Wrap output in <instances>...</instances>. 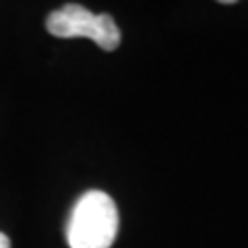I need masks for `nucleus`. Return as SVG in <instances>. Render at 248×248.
<instances>
[{"label": "nucleus", "mask_w": 248, "mask_h": 248, "mask_svg": "<svg viewBox=\"0 0 248 248\" xmlns=\"http://www.w3.org/2000/svg\"><path fill=\"white\" fill-rule=\"evenodd\" d=\"M0 248H11V240L6 234H2V232H0Z\"/></svg>", "instance_id": "3"}, {"label": "nucleus", "mask_w": 248, "mask_h": 248, "mask_svg": "<svg viewBox=\"0 0 248 248\" xmlns=\"http://www.w3.org/2000/svg\"><path fill=\"white\" fill-rule=\"evenodd\" d=\"M46 27L56 37H89L102 50L112 52L120 46V29L110 15H95L81 4H64L48 15Z\"/></svg>", "instance_id": "2"}, {"label": "nucleus", "mask_w": 248, "mask_h": 248, "mask_svg": "<svg viewBox=\"0 0 248 248\" xmlns=\"http://www.w3.org/2000/svg\"><path fill=\"white\" fill-rule=\"evenodd\" d=\"M118 234V209L110 195L89 190L77 201L66 226L71 248H110Z\"/></svg>", "instance_id": "1"}, {"label": "nucleus", "mask_w": 248, "mask_h": 248, "mask_svg": "<svg viewBox=\"0 0 248 248\" xmlns=\"http://www.w3.org/2000/svg\"><path fill=\"white\" fill-rule=\"evenodd\" d=\"M219 2H223V4H232V2H236V0H219Z\"/></svg>", "instance_id": "4"}]
</instances>
